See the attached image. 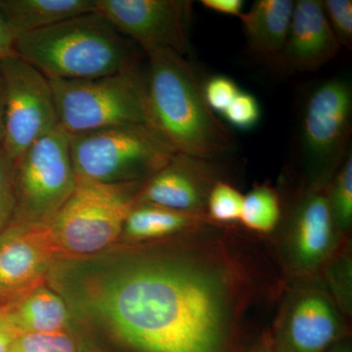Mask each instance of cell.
Segmentation results:
<instances>
[{
    "mask_svg": "<svg viewBox=\"0 0 352 352\" xmlns=\"http://www.w3.org/2000/svg\"><path fill=\"white\" fill-rule=\"evenodd\" d=\"M204 256H138L87 289L85 305L138 352H221L234 316L232 281Z\"/></svg>",
    "mask_w": 352,
    "mask_h": 352,
    "instance_id": "cell-1",
    "label": "cell"
},
{
    "mask_svg": "<svg viewBox=\"0 0 352 352\" xmlns=\"http://www.w3.org/2000/svg\"><path fill=\"white\" fill-rule=\"evenodd\" d=\"M150 124L176 153L217 160L230 154V131L208 107L192 65L173 50L147 55Z\"/></svg>",
    "mask_w": 352,
    "mask_h": 352,
    "instance_id": "cell-2",
    "label": "cell"
},
{
    "mask_svg": "<svg viewBox=\"0 0 352 352\" xmlns=\"http://www.w3.org/2000/svg\"><path fill=\"white\" fill-rule=\"evenodd\" d=\"M101 14L76 16L15 39V52L47 78L90 80L141 62V52Z\"/></svg>",
    "mask_w": 352,
    "mask_h": 352,
    "instance_id": "cell-3",
    "label": "cell"
},
{
    "mask_svg": "<svg viewBox=\"0 0 352 352\" xmlns=\"http://www.w3.org/2000/svg\"><path fill=\"white\" fill-rule=\"evenodd\" d=\"M59 126L69 134L150 124L146 64L90 80L48 78Z\"/></svg>",
    "mask_w": 352,
    "mask_h": 352,
    "instance_id": "cell-4",
    "label": "cell"
},
{
    "mask_svg": "<svg viewBox=\"0 0 352 352\" xmlns=\"http://www.w3.org/2000/svg\"><path fill=\"white\" fill-rule=\"evenodd\" d=\"M76 177L102 183L145 182L175 149L148 124H122L69 134Z\"/></svg>",
    "mask_w": 352,
    "mask_h": 352,
    "instance_id": "cell-5",
    "label": "cell"
},
{
    "mask_svg": "<svg viewBox=\"0 0 352 352\" xmlns=\"http://www.w3.org/2000/svg\"><path fill=\"white\" fill-rule=\"evenodd\" d=\"M143 184L78 178L73 194L47 224L57 250L88 254L112 245L122 232Z\"/></svg>",
    "mask_w": 352,
    "mask_h": 352,
    "instance_id": "cell-6",
    "label": "cell"
},
{
    "mask_svg": "<svg viewBox=\"0 0 352 352\" xmlns=\"http://www.w3.org/2000/svg\"><path fill=\"white\" fill-rule=\"evenodd\" d=\"M16 205L13 221L48 224L68 201L78 177L69 134L58 126L14 161Z\"/></svg>",
    "mask_w": 352,
    "mask_h": 352,
    "instance_id": "cell-7",
    "label": "cell"
},
{
    "mask_svg": "<svg viewBox=\"0 0 352 352\" xmlns=\"http://www.w3.org/2000/svg\"><path fill=\"white\" fill-rule=\"evenodd\" d=\"M352 87L344 78L318 85L305 104L302 155L308 187L328 186L351 151Z\"/></svg>",
    "mask_w": 352,
    "mask_h": 352,
    "instance_id": "cell-8",
    "label": "cell"
},
{
    "mask_svg": "<svg viewBox=\"0 0 352 352\" xmlns=\"http://www.w3.org/2000/svg\"><path fill=\"white\" fill-rule=\"evenodd\" d=\"M4 91L3 151L17 160L36 140L59 126L50 80L17 54L0 60Z\"/></svg>",
    "mask_w": 352,
    "mask_h": 352,
    "instance_id": "cell-9",
    "label": "cell"
},
{
    "mask_svg": "<svg viewBox=\"0 0 352 352\" xmlns=\"http://www.w3.org/2000/svg\"><path fill=\"white\" fill-rule=\"evenodd\" d=\"M192 4L183 0H95L96 12L147 55L161 50L182 56L189 52Z\"/></svg>",
    "mask_w": 352,
    "mask_h": 352,
    "instance_id": "cell-10",
    "label": "cell"
},
{
    "mask_svg": "<svg viewBox=\"0 0 352 352\" xmlns=\"http://www.w3.org/2000/svg\"><path fill=\"white\" fill-rule=\"evenodd\" d=\"M214 162L175 153L168 164L146 180L138 201L183 214L203 215L208 193L219 180Z\"/></svg>",
    "mask_w": 352,
    "mask_h": 352,
    "instance_id": "cell-11",
    "label": "cell"
},
{
    "mask_svg": "<svg viewBox=\"0 0 352 352\" xmlns=\"http://www.w3.org/2000/svg\"><path fill=\"white\" fill-rule=\"evenodd\" d=\"M57 251L47 224L12 221L0 234V296L36 281Z\"/></svg>",
    "mask_w": 352,
    "mask_h": 352,
    "instance_id": "cell-12",
    "label": "cell"
},
{
    "mask_svg": "<svg viewBox=\"0 0 352 352\" xmlns=\"http://www.w3.org/2000/svg\"><path fill=\"white\" fill-rule=\"evenodd\" d=\"M340 48L321 0H298L278 67L298 73L315 71L335 59Z\"/></svg>",
    "mask_w": 352,
    "mask_h": 352,
    "instance_id": "cell-13",
    "label": "cell"
},
{
    "mask_svg": "<svg viewBox=\"0 0 352 352\" xmlns=\"http://www.w3.org/2000/svg\"><path fill=\"white\" fill-rule=\"evenodd\" d=\"M327 187H307L291 212L289 256L300 270H311L318 265L333 249L337 226L329 204Z\"/></svg>",
    "mask_w": 352,
    "mask_h": 352,
    "instance_id": "cell-14",
    "label": "cell"
},
{
    "mask_svg": "<svg viewBox=\"0 0 352 352\" xmlns=\"http://www.w3.org/2000/svg\"><path fill=\"white\" fill-rule=\"evenodd\" d=\"M333 303L320 292H305L291 303L281 340L284 352H324L340 333Z\"/></svg>",
    "mask_w": 352,
    "mask_h": 352,
    "instance_id": "cell-15",
    "label": "cell"
},
{
    "mask_svg": "<svg viewBox=\"0 0 352 352\" xmlns=\"http://www.w3.org/2000/svg\"><path fill=\"white\" fill-rule=\"evenodd\" d=\"M295 2L293 0H256L239 16L247 44L254 55L279 66Z\"/></svg>",
    "mask_w": 352,
    "mask_h": 352,
    "instance_id": "cell-16",
    "label": "cell"
},
{
    "mask_svg": "<svg viewBox=\"0 0 352 352\" xmlns=\"http://www.w3.org/2000/svg\"><path fill=\"white\" fill-rule=\"evenodd\" d=\"M0 11L16 38L96 11L95 0H3Z\"/></svg>",
    "mask_w": 352,
    "mask_h": 352,
    "instance_id": "cell-17",
    "label": "cell"
},
{
    "mask_svg": "<svg viewBox=\"0 0 352 352\" xmlns=\"http://www.w3.org/2000/svg\"><path fill=\"white\" fill-rule=\"evenodd\" d=\"M6 311L21 333L65 332L69 323L64 300L47 288L34 289Z\"/></svg>",
    "mask_w": 352,
    "mask_h": 352,
    "instance_id": "cell-18",
    "label": "cell"
},
{
    "mask_svg": "<svg viewBox=\"0 0 352 352\" xmlns=\"http://www.w3.org/2000/svg\"><path fill=\"white\" fill-rule=\"evenodd\" d=\"M201 217L136 201L127 214L122 232L133 239L166 237L195 226Z\"/></svg>",
    "mask_w": 352,
    "mask_h": 352,
    "instance_id": "cell-19",
    "label": "cell"
},
{
    "mask_svg": "<svg viewBox=\"0 0 352 352\" xmlns=\"http://www.w3.org/2000/svg\"><path fill=\"white\" fill-rule=\"evenodd\" d=\"M281 217L279 195L272 187L259 185L244 196L240 221L256 232L274 230Z\"/></svg>",
    "mask_w": 352,
    "mask_h": 352,
    "instance_id": "cell-20",
    "label": "cell"
},
{
    "mask_svg": "<svg viewBox=\"0 0 352 352\" xmlns=\"http://www.w3.org/2000/svg\"><path fill=\"white\" fill-rule=\"evenodd\" d=\"M327 195L336 226L342 230H347L352 221L351 151L329 183Z\"/></svg>",
    "mask_w": 352,
    "mask_h": 352,
    "instance_id": "cell-21",
    "label": "cell"
},
{
    "mask_svg": "<svg viewBox=\"0 0 352 352\" xmlns=\"http://www.w3.org/2000/svg\"><path fill=\"white\" fill-rule=\"evenodd\" d=\"M244 196L235 187L217 180L208 193L206 212L210 219L222 223L238 221L242 214Z\"/></svg>",
    "mask_w": 352,
    "mask_h": 352,
    "instance_id": "cell-22",
    "label": "cell"
},
{
    "mask_svg": "<svg viewBox=\"0 0 352 352\" xmlns=\"http://www.w3.org/2000/svg\"><path fill=\"white\" fill-rule=\"evenodd\" d=\"M10 352H76L74 340L65 332L21 333Z\"/></svg>",
    "mask_w": 352,
    "mask_h": 352,
    "instance_id": "cell-23",
    "label": "cell"
},
{
    "mask_svg": "<svg viewBox=\"0 0 352 352\" xmlns=\"http://www.w3.org/2000/svg\"><path fill=\"white\" fill-rule=\"evenodd\" d=\"M16 205L14 161L2 149L0 151V234L12 223Z\"/></svg>",
    "mask_w": 352,
    "mask_h": 352,
    "instance_id": "cell-24",
    "label": "cell"
},
{
    "mask_svg": "<svg viewBox=\"0 0 352 352\" xmlns=\"http://www.w3.org/2000/svg\"><path fill=\"white\" fill-rule=\"evenodd\" d=\"M322 6L340 47L349 48L352 43L351 0H323Z\"/></svg>",
    "mask_w": 352,
    "mask_h": 352,
    "instance_id": "cell-25",
    "label": "cell"
},
{
    "mask_svg": "<svg viewBox=\"0 0 352 352\" xmlns=\"http://www.w3.org/2000/svg\"><path fill=\"white\" fill-rule=\"evenodd\" d=\"M222 115L233 126L239 129H251L261 120V106L256 97L241 90Z\"/></svg>",
    "mask_w": 352,
    "mask_h": 352,
    "instance_id": "cell-26",
    "label": "cell"
},
{
    "mask_svg": "<svg viewBox=\"0 0 352 352\" xmlns=\"http://www.w3.org/2000/svg\"><path fill=\"white\" fill-rule=\"evenodd\" d=\"M240 91L236 82L226 76H212L204 85L206 101L214 113H223Z\"/></svg>",
    "mask_w": 352,
    "mask_h": 352,
    "instance_id": "cell-27",
    "label": "cell"
},
{
    "mask_svg": "<svg viewBox=\"0 0 352 352\" xmlns=\"http://www.w3.org/2000/svg\"><path fill=\"white\" fill-rule=\"evenodd\" d=\"M20 335L6 310H0V352H10Z\"/></svg>",
    "mask_w": 352,
    "mask_h": 352,
    "instance_id": "cell-28",
    "label": "cell"
},
{
    "mask_svg": "<svg viewBox=\"0 0 352 352\" xmlns=\"http://www.w3.org/2000/svg\"><path fill=\"white\" fill-rule=\"evenodd\" d=\"M201 6L214 12L239 17L243 12L242 0H201Z\"/></svg>",
    "mask_w": 352,
    "mask_h": 352,
    "instance_id": "cell-29",
    "label": "cell"
},
{
    "mask_svg": "<svg viewBox=\"0 0 352 352\" xmlns=\"http://www.w3.org/2000/svg\"><path fill=\"white\" fill-rule=\"evenodd\" d=\"M15 39V34L0 11V60L16 54Z\"/></svg>",
    "mask_w": 352,
    "mask_h": 352,
    "instance_id": "cell-30",
    "label": "cell"
},
{
    "mask_svg": "<svg viewBox=\"0 0 352 352\" xmlns=\"http://www.w3.org/2000/svg\"><path fill=\"white\" fill-rule=\"evenodd\" d=\"M4 135H6V113H4V91L0 76V151L3 148Z\"/></svg>",
    "mask_w": 352,
    "mask_h": 352,
    "instance_id": "cell-31",
    "label": "cell"
},
{
    "mask_svg": "<svg viewBox=\"0 0 352 352\" xmlns=\"http://www.w3.org/2000/svg\"><path fill=\"white\" fill-rule=\"evenodd\" d=\"M330 352H351V351H349V347L346 346H336L335 349H333V351H331Z\"/></svg>",
    "mask_w": 352,
    "mask_h": 352,
    "instance_id": "cell-32",
    "label": "cell"
},
{
    "mask_svg": "<svg viewBox=\"0 0 352 352\" xmlns=\"http://www.w3.org/2000/svg\"><path fill=\"white\" fill-rule=\"evenodd\" d=\"M264 352H270V351H264Z\"/></svg>",
    "mask_w": 352,
    "mask_h": 352,
    "instance_id": "cell-33",
    "label": "cell"
}]
</instances>
